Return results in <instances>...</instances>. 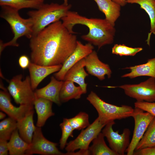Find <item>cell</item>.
Masks as SVG:
<instances>
[{
    "mask_svg": "<svg viewBox=\"0 0 155 155\" xmlns=\"http://www.w3.org/2000/svg\"><path fill=\"white\" fill-rule=\"evenodd\" d=\"M60 20L30 39L31 62L47 66L62 65L75 49L78 40Z\"/></svg>",
    "mask_w": 155,
    "mask_h": 155,
    "instance_id": "1",
    "label": "cell"
},
{
    "mask_svg": "<svg viewBox=\"0 0 155 155\" xmlns=\"http://www.w3.org/2000/svg\"><path fill=\"white\" fill-rule=\"evenodd\" d=\"M61 20L65 27L70 32L75 34L73 29L77 24L87 27L89 32L82 36V38L99 49L102 46L112 44L115 33V26L105 19L88 18L77 12L69 11Z\"/></svg>",
    "mask_w": 155,
    "mask_h": 155,
    "instance_id": "2",
    "label": "cell"
},
{
    "mask_svg": "<svg viewBox=\"0 0 155 155\" xmlns=\"http://www.w3.org/2000/svg\"><path fill=\"white\" fill-rule=\"evenodd\" d=\"M71 7L70 4L64 3H44L36 10L29 11L28 14L32 23V36L51 24L61 20Z\"/></svg>",
    "mask_w": 155,
    "mask_h": 155,
    "instance_id": "3",
    "label": "cell"
},
{
    "mask_svg": "<svg viewBox=\"0 0 155 155\" xmlns=\"http://www.w3.org/2000/svg\"><path fill=\"white\" fill-rule=\"evenodd\" d=\"M0 16L9 24L14 34L10 41L3 43L0 41V54L4 49L9 46H18L17 41L20 38L25 36L30 39L33 36L32 23L31 19H24L19 14L18 10L9 6H1Z\"/></svg>",
    "mask_w": 155,
    "mask_h": 155,
    "instance_id": "4",
    "label": "cell"
},
{
    "mask_svg": "<svg viewBox=\"0 0 155 155\" xmlns=\"http://www.w3.org/2000/svg\"><path fill=\"white\" fill-rule=\"evenodd\" d=\"M86 99L96 110L100 121L106 125L115 120L131 117L134 111L130 106H118L106 102L93 91L90 92Z\"/></svg>",
    "mask_w": 155,
    "mask_h": 155,
    "instance_id": "5",
    "label": "cell"
},
{
    "mask_svg": "<svg viewBox=\"0 0 155 155\" xmlns=\"http://www.w3.org/2000/svg\"><path fill=\"white\" fill-rule=\"evenodd\" d=\"M20 74L13 77L9 81L7 90L10 94L17 104H33L35 99L29 76L22 80Z\"/></svg>",
    "mask_w": 155,
    "mask_h": 155,
    "instance_id": "6",
    "label": "cell"
},
{
    "mask_svg": "<svg viewBox=\"0 0 155 155\" xmlns=\"http://www.w3.org/2000/svg\"><path fill=\"white\" fill-rule=\"evenodd\" d=\"M105 125L100 121L98 117L86 129L82 130L75 139L67 144L65 147L67 153L74 152L78 149L88 150L90 142L96 137Z\"/></svg>",
    "mask_w": 155,
    "mask_h": 155,
    "instance_id": "7",
    "label": "cell"
},
{
    "mask_svg": "<svg viewBox=\"0 0 155 155\" xmlns=\"http://www.w3.org/2000/svg\"><path fill=\"white\" fill-rule=\"evenodd\" d=\"M123 89L127 96L137 101H155V78L150 77L138 84H125L118 86Z\"/></svg>",
    "mask_w": 155,
    "mask_h": 155,
    "instance_id": "8",
    "label": "cell"
},
{
    "mask_svg": "<svg viewBox=\"0 0 155 155\" xmlns=\"http://www.w3.org/2000/svg\"><path fill=\"white\" fill-rule=\"evenodd\" d=\"M134 121L133 134L129 145L126 151L127 155H133L138 143L141 139L149 125L155 117L149 112L135 107L132 115Z\"/></svg>",
    "mask_w": 155,
    "mask_h": 155,
    "instance_id": "9",
    "label": "cell"
},
{
    "mask_svg": "<svg viewBox=\"0 0 155 155\" xmlns=\"http://www.w3.org/2000/svg\"><path fill=\"white\" fill-rule=\"evenodd\" d=\"M115 123L113 121L107 124L102 133L106 137L111 148L118 155H124L130 144L131 132L128 128H125L119 134V131H115L113 129V126Z\"/></svg>",
    "mask_w": 155,
    "mask_h": 155,
    "instance_id": "10",
    "label": "cell"
},
{
    "mask_svg": "<svg viewBox=\"0 0 155 155\" xmlns=\"http://www.w3.org/2000/svg\"><path fill=\"white\" fill-rule=\"evenodd\" d=\"M57 144L48 140L44 136L41 127L36 126L29 148L25 154H34L42 155H65L61 152L57 147Z\"/></svg>",
    "mask_w": 155,
    "mask_h": 155,
    "instance_id": "11",
    "label": "cell"
},
{
    "mask_svg": "<svg viewBox=\"0 0 155 155\" xmlns=\"http://www.w3.org/2000/svg\"><path fill=\"white\" fill-rule=\"evenodd\" d=\"M94 49L93 45L91 43L88 42L84 44L78 40L75 49L62 64L60 70L54 74V76L59 80L63 81L68 70L78 61L91 53Z\"/></svg>",
    "mask_w": 155,
    "mask_h": 155,
    "instance_id": "12",
    "label": "cell"
},
{
    "mask_svg": "<svg viewBox=\"0 0 155 155\" xmlns=\"http://www.w3.org/2000/svg\"><path fill=\"white\" fill-rule=\"evenodd\" d=\"M9 94L6 90H0V109L9 117L18 121L34 110L33 104H21L18 107L15 106L11 102Z\"/></svg>",
    "mask_w": 155,
    "mask_h": 155,
    "instance_id": "13",
    "label": "cell"
},
{
    "mask_svg": "<svg viewBox=\"0 0 155 155\" xmlns=\"http://www.w3.org/2000/svg\"><path fill=\"white\" fill-rule=\"evenodd\" d=\"M85 67L88 73L102 80L105 75L111 77L112 71L109 65L103 63L99 59L96 51H93L84 58Z\"/></svg>",
    "mask_w": 155,
    "mask_h": 155,
    "instance_id": "14",
    "label": "cell"
},
{
    "mask_svg": "<svg viewBox=\"0 0 155 155\" xmlns=\"http://www.w3.org/2000/svg\"><path fill=\"white\" fill-rule=\"evenodd\" d=\"M62 65L47 66L30 62L28 67L31 87L34 90L41 82L49 75L59 71Z\"/></svg>",
    "mask_w": 155,
    "mask_h": 155,
    "instance_id": "15",
    "label": "cell"
},
{
    "mask_svg": "<svg viewBox=\"0 0 155 155\" xmlns=\"http://www.w3.org/2000/svg\"><path fill=\"white\" fill-rule=\"evenodd\" d=\"M63 82L57 80L54 76L51 77V81L47 85L35 90L34 92L35 97L44 98L58 105H60L61 102L59 95Z\"/></svg>",
    "mask_w": 155,
    "mask_h": 155,
    "instance_id": "16",
    "label": "cell"
},
{
    "mask_svg": "<svg viewBox=\"0 0 155 155\" xmlns=\"http://www.w3.org/2000/svg\"><path fill=\"white\" fill-rule=\"evenodd\" d=\"M84 58L73 66L66 74L64 81H70L78 84L82 88L84 94L87 92V84L85 80L88 74L85 71Z\"/></svg>",
    "mask_w": 155,
    "mask_h": 155,
    "instance_id": "17",
    "label": "cell"
},
{
    "mask_svg": "<svg viewBox=\"0 0 155 155\" xmlns=\"http://www.w3.org/2000/svg\"><path fill=\"white\" fill-rule=\"evenodd\" d=\"M52 103L47 99L35 97L34 105L37 115L36 126L41 127L49 118L54 115L52 110Z\"/></svg>",
    "mask_w": 155,
    "mask_h": 155,
    "instance_id": "18",
    "label": "cell"
},
{
    "mask_svg": "<svg viewBox=\"0 0 155 155\" xmlns=\"http://www.w3.org/2000/svg\"><path fill=\"white\" fill-rule=\"evenodd\" d=\"M99 10L105 15V19L115 26L120 15L121 6L112 0H94Z\"/></svg>",
    "mask_w": 155,
    "mask_h": 155,
    "instance_id": "19",
    "label": "cell"
},
{
    "mask_svg": "<svg viewBox=\"0 0 155 155\" xmlns=\"http://www.w3.org/2000/svg\"><path fill=\"white\" fill-rule=\"evenodd\" d=\"M34 110L27 114L23 118L17 121V129L21 137L26 142L30 144L36 126L33 120Z\"/></svg>",
    "mask_w": 155,
    "mask_h": 155,
    "instance_id": "20",
    "label": "cell"
},
{
    "mask_svg": "<svg viewBox=\"0 0 155 155\" xmlns=\"http://www.w3.org/2000/svg\"><path fill=\"white\" fill-rule=\"evenodd\" d=\"M124 69H129L130 72L122 75V78L132 79L139 76H148L155 78V57L148 59L145 63Z\"/></svg>",
    "mask_w": 155,
    "mask_h": 155,
    "instance_id": "21",
    "label": "cell"
},
{
    "mask_svg": "<svg viewBox=\"0 0 155 155\" xmlns=\"http://www.w3.org/2000/svg\"><path fill=\"white\" fill-rule=\"evenodd\" d=\"M30 145L21 137L17 129L13 132L8 142L9 154L10 155H25Z\"/></svg>",
    "mask_w": 155,
    "mask_h": 155,
    "instance_id": "22",
    "label": "cell"
},
{
    "mask_svg": "<svg viewBox=\"0 0 155 155\" xmlns=\"http://www.w3.org/2000/svg\"><path fill=\"white\" fill-rule=\"evenodd\" d=\"M127 3H136L140 6L148 15L150 21L151 28L146 40L150 45V39L152 34L155 35V0H127Z\"/></svg>",
    "mask_w": 155,
    "mask_h": 155,
    "instance_id": "23",
    "label": "cell"
},
{
    "mask_svg": "<svg viewBox=\"0 0 155 155\" xmlns=\"http://www.w3.org/2000/svg\"><path fill=\"white\" fill-rule=\"evenodd\" d=\"M74 83L70 81H63L59 95L61 102H66L73 99H79L84 94L81 88L75 86Z\"/></svg>",
    "mask_w": 155,
    "mask_h": 155,
    "instance_id": "24",
    "label": "cell"
},
{
    "mask_svg": "<svg viewBox=\"0 0 155 155\" xmlns=\"http://www.w3.org/2000/svg\"><path fill=\"white\" fill-rule=\"evenodd\" d=\"M104 137L102 133L100 132L93 140L92 145L88 148L90 155H118L107 146L104 140Z\"/></svg>",
    "mask_w": 155,
    "mask_h": 155,
    "instance_id": "25",
    "label": "cell"
},
{
    "mask_svg": "<svg viewBox=\"0 0 155 155\" xmlns=\"http://www.w3.org/2000/svg\"><path fill=\"white\" fill-rule=\"evenodd\" d=\"M44 0H0L1 6H7L18 10L27 8L38 9L43 4Z\"/></svg>",
    "mask_w": 155,
    "mask_h": 155,
    "instance_id": "26",
    "label": "cell"
},
{
    "mask_svg": "<svg viewBox=\"0 0 155 155\" xmlns=\"http://www.w3.org/2000/svg\"><path fill=\"white\" fill-rule=\"evenodd\" d=\"M154 147H155V117L149 125L142 137L137 145L135 151Z\"/></svg>",
    "mask_w": 155,
    "mask_h": 155,
    "instance_id": "27",
    "label": "cell"
},
{
    "mask_svg": "<svg viewBox=\"0 0 155 155\" xmlns=\"http://www.w3.org/2000/svg\"><path fill=\"white\" fill-rule=\"evenodd\" d=\"M17 129V121L9 117L0 122V140H9L13 132Z\"/></svg>",
    "mask_w": 155,
    "mask_h": 155,
    "instance_id": "28",
    "label": "cell"
},
{
    "mask_svg": "<svg viewBox=\"0 0 155 155\" xmlns=\"http://www.w3.org/2000/svg\"><path fill=\"white\" fill-rule=\"evenodd\" d=\"M88 115L86 113L81 112L74 117L69 119V122L73 130L83 129L90 124Z\"/></svg>",
    "mask_w": 155,
    "mask_h": 155,
    "instance_id": "29",
    "label": "cell"
},
{
    "mask_svg": "<svg viewBox=\"0 0 155 155\" xmlns=\"http://www.w3.org/2000/svg\"><path fill=\"white\" fill-rule=\"evenodd\" d=\"M142 47L133 48L128 46L124 44H116L112 49V53L120 56H134L143 50Z\"/></svg>",
    "mask_w": 155,
    "mask_h": 155,
    "instance_id": "30",
    "label": "cell"
},
{
    "mask_svg": "<svg viewBox=\"0 0 155 155\" xmlns=\"http://www.w3.org/2000/svg\"><path fill=\"white\" fill-rule=\"evenodd\" d=\"M62 131V135L60 140V147L63 150L67 144V140L70 136L73 137V129L68 119L64 118L60 124Z\"/></svg>",
    "mask_w": 155,
    "mask_h": 155,
    "instance_id": "31",
    "label": "cell"
},
{
    "mask_svg": "<svg viewBox=\"0 0 155 155\" xmlns=\"http://www.w3.org/2000/svg\"><path fill=\"white\" fill-rule=\"evenodd\" d=\"M134 104L135 107L149 112L155 117V102L137 101Z\"/></svg>",
    "mask_w": 155,
    "mask_h": 155,
    "instance_id": "32",
    "label": "cell"
},
{
    "mask_svg": "<svg viewBox=\"0 0 155 155\" xmlns=\"http://www.w3.org/2000/svg\"><path fill=\"white\" fill-rule=\"evenodd\" d=\"M133 155H155V147L147 148L135 151Z\"/></svg>",
    "mask_w": 155,
    "mask_h": 155,
    "instance_id": "33",
    "label": "cell"
},
{
    "mask_svg": "<svg viewBox=\"0 0 155 155\" xmlns=\"http://www.w3.org/2000/svg\"><path fill=\"white\" fill-rule=\"evenodd\" d=\"M30 62L28 57L25 55L21 56L18 60L19 65L20 67L23 69L28 68Z\"/></svg>",
    "mask_w": 155,
    "mask_h": 155,
    "instance_id": "34",
    "label": "cell"
},
{
    "mask_svg": "<svg viewBox=\"0 0 155 155\" xmlns=\"http://www.w3.org/2000/svg\"><path fill=\"white\" fill-rule=\"evenodd\" d=\"M9 153L7 141L0 140V155H7Z\"/></svg>",
    "mask_w": 155,
    "mask_h": 155,
    "instance_id": "35",
    "label": "cell"
},
{
    "mask_svg": "<svg viewBox=\"0 0 155 155\" xmlns=\"http://www.w3.org/2000/svg\"><path fill=\"white\" fill-rule=\"evenodd\" d=\"M114 2L120 5L121 6H124L127 3V0H112Z\"/></svg>",
    "mask_w": 155,
    "mask_h": 155,
    "instance_id": "36",
    "label": "cell"
},
{
    "mask_svg": "<svg viewBox=\"0 0 155 155\" xmlns=\"http://www.w3.org/2000/svg\"><path fill=\"white\" fill-rule=\"evenodd\" d=\"M6 115L2 112H0V119H3L6 116Z\"/></svg>",
    "mask_w": 155,
    "mask_h": 155,
    "instance_id": "37",
    "label": "cell"
},
{
    "mask_svg": "<svg viewBox=\"0 0 155 155\" xmlns=\"http://www.w3.org/2000/svg\"><path fill=\"white\" fill-rule=\"evenodd\" d=\"M64 1V3L66 4H68V0H63Z\"/></svg>",
    "mask_w": 155,
    "mask_h": 155,
    "instance_id": "38",
    "label": "cell"
}]
</instances>
